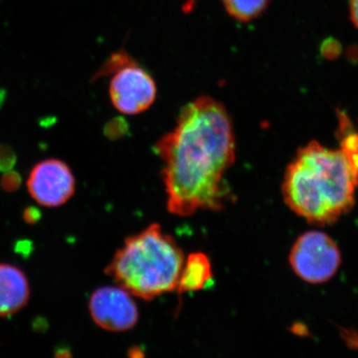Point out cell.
Instances as JSON below:
<instances>
[{
  "label": "cell",
  "mask_w": 358,
  "mask_h": 358,
  "mask_svg": "<svg viewBox=\"0 0 358 358\" xmlns=\"http://www.w3.org/2000/svg\"><path fill=\"white\" fill-rule=\"evenodd\" d=\"M92 319L106 331H126L138 320V306L131 294L121 287H101L89 301Z\"/></svg>",
  "instance_id": "cell-7"
},
{
  "label": "cell",
  "mask_w": 358,
  "mask_h": 358,
  "mask_svg": "<svg viewBox=\"0 0 358 358\" xmlns=\"http://www.w3.org/2000/svg\"><path fill=\"white\" fill-rule=\"evenodd\" d=\"M294 274L310 284L333 279L341 264L338 244L326 233L308 231L296 240L289 256Z\"/></svg>",
  "instance_id": "cell-4"
},
{
  "label": "cell",
  "mask_w": 358,
  "mask_h": 358,
  "mask_svg": "<svg viewBox=\"0 0 358 358\" xmlns=\"http://www.w3.org/2000/svg\"><path fill=\"white\" fill-rule=\"evenodd\" d=\"M212 278V266L208 256L201 252H195L185 259L176 291L178 294L201 291Z\"/></svg>",
  "instance_id": "cell-9"
},
{
  "label": "cell",
  "mask_w": 358,
  "mask_h": 358,
  "mask_svg": "<svg viewBox=\"0 0 358 358\" xmlns=\"http://www.w3.org/2000/svg\"><path fill=\"white\" fill-rule=\"evenodd\" d=\"M22 183L20 174L14 171H6L2 176L0 185L6 192H15L20 189Z\"/></svg>",
  "instance_id": "cell-12"
},
{
  "label": "cell",
  "mask_w": 358,
  "mask_h": 358,
  "mask_svg": "<svg viewBox=\"0 0 358 358\" xmlns=\"http://www.w3.org/2000/svg\"><path fill=\"white\" fill-rule=\"evenodd\" d=\"M341 145L310 141L299 148L282 183L287 206L308 223H336L350 213L358 188V134L343 113L339 117Z\"/></svg>",
  "instance_id": "cell-2"
},
{
  "label": "cell",
  "mask_w": 358,
  "mask_h": 358,
  "mask_svg": "<svg viewBox=\"0 0 358 358\" xmlns=\"http://www.w3.org/2000/svg\"><path fill=\"white\" fill-rule=\"evenodd\" d=\"M30 286L21 268L0 263V317H11L27 305Z\"/></svg>",
  "instance_id": "cell-8"
},
{
  "label": "cell",
  "mask_w": 358,
  "mask_h": 358,
  "mask_svg": "<svg viewBox=\"0 0 358 358\" xmlns=\"http://www.w3.org/2000/svg\"><path fill=\"white\" fill-rule=\"evenodd\" d=\"M27 189L33 199L44 207L67 203L76 190V180L63 160L48 159L35 164L27 178Z\"/></svg>",
  "instance_id": "cell-6"
},
{
  "label": "cell",
  "mask_w": 358,
  "mask_h": 358,
  "mask_svg": "<svg viewBox=\"0 0 358 358\" xmlns=\"http://www.w3.org/2000/svg\"><path fill=\"white\" fill-rule=\"evenodd\" d=\"M41 218V212L36 207H27L23 211V220L27 224H36Z\"/></svg>",
  "instance_id": "cell-13"
},
{
  "label": "cell",
  "mask_w": 358,
  "mask_h": 358,
  "mask_svg": "<svg viewBox=\"0 0 358 358\" xmlns=\"http://www.w3.org/2000/svg\"><path fill=\"white\" fill-rule=\"evenodd\" d=\"M113 74L109 92L115 109L122 114L134 115L152 107L157 99V85L150 73L134 59Z\"/></svg>",
  "instance_id": "cell-5"
},
{
  "label": "cell",
  "mask_w": 358,
  "mask_h": 358,
  "mask_svg": "<svg viewBox=\"0 0 358 358\" xmlns=\"http://www.w3.org/2000/svg\"><path fill=\"white\" fill-rule=\"evenodd\" d=\"M185 261L174 238L154 223L127 238L105 272L131 296L152 301L178 289Z\"/></svg>",
  "instance_id": "cell-3"
},
{
  "label": "cell",
  "mask_w": 358,
  "mask_h": 358,
  "mask_svg": "<svg viewBox=\"0 0 358 358\" xmlns=\"http://www.w3.org/2000/svg\"><path fill=\"white\" fill-rule=\"evenodd\" d=\"M128 355L129 358H145V352L140 346H134L129 348Z\"/></svg>",
  "instance_id": "cell-15"
},
{
  "label": "cell",
  "mask_w": 358,
  "mask_h": 358,
  "mask_svg": "<svg viewBox=\"0 0 358 358\" xmlns=\"http://www.w3.org/2000/svg\"><path fill=\"white\" fill-rule=\"evenodd\" d=\"M231 17L241 22L256 20L265 13L268 0H220Z\"/></svg>",
  "instance_id": "cell-10"
},
{
  "label": "cell",
  "mask_w": 358,
  "mask_h": 358,
  "mask_svg": "<svg viewBox=\"0 0 358 358\" xmlns=\"http://www.w3.org/2000/svg\"><path fill=\"white\" fill-rule=\"evenodd\" d=\"M155 150L164 164L169 213L187 217L199 210H221L229 201L224 178L236 159V141L222 103L203 96L187 103Z\"/></svg>",
  "instance_id": "cell-1"
},
{
  "label": "cell",
  "mask_w": 358,
  "mask_h": 358,
  "mask_svg": "<svg viewBox=\"0 0 358 358\" xmlns=\"http://www.w3.org/2000/svg\"><path fill=\"white\" fill-rule=\"evenodd\" d=\"M17 157L15 152L9 145L0 143V173L13 171L16 166Z\"/></svg>",
  "instance_id": "cell-11"
},
{
  "label": "cell",
  "mask_w": 358,
  "mask_h": 358,
  "mask_svg": "<svg viewBox=\"0 0 358 358\" xmlns=\"http://www.w3.org/2000/svg\"><path fill=\"white\" fill-rule=\"evenodd\" d=\"M350 15L353 25L358 29V0H350Z\"/></svg>",
  "instance_id": "cell-14"
}]
</instances>
